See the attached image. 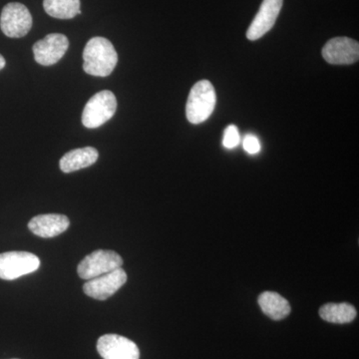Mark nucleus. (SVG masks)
<instances>
[{
    "label": "nucleus",
    "mask_w": 359,
    "mask_h": 359,
    "mask_svg": "<svg viewBox=\"0 0 359 359\" xmlns=\"http://www.w3.org/2000/svg\"><path fill=\"white\" fill-rule=\"evenodd\" d=\"M69 46L65 35L51 33L33 45L34 59L40 65L50 66L57 63L65 56Z\"/></svg>",
    "instance_id": "obj_8"
},
{
    "label": "nucleus",
    "mask_w": 359,
    "mask_h": 359,
    "mask_svg": "<svg viewBox=\"0 0 359 359\" xmlns=\"http://www.w3.org/2000/svg\"><path fill=\"white\" fill-rule=\"evenodd\" d=\"M117 109L114 94L108 90L98 92L90 98L82 113V123L86 128L95 129L109 121Z\"/></svg>",
    "instance_id": "obj_3"
},
{
    "label": "nucleus",
    "mask_w": 359,
    "mask_h": 359,
    "mask_svg": "<svg viewBox=\"0 0 359 359\" xmlns=\"http://www.w3.org/2000/svg\"><path fill=\"white\" fill-rule=\"evenodd\" d=\"M259 304L264 313L273 320H283L290 313L289 302L276 292H263L259 297Z\"/></svg>",
    "instance_id": "obj_14"
},
{
    "label": "nucleus",
    "mask_w": 359,
    "mask_h": 359,
    "mask_svg": "<svg viewBox=\"0 0 359 359\" xmlns=\"http://www.w3.org/2000/svg\"><path fill=\"white\" fill-rule=\"evenodd\" d=\"M127 282V273L122 268L116 269L110 273L89 280L83 285L85 294L98 299L106 301L118 292Z\"/></svg>",
    "instance_id": "obj_7"
},
{
    "label": "nucleus",
    "mask_w": 359,
    "mask_h": 359,
    "mask_svg": "<svg viewBox=\"0 0 359 359\" xmlns=\"http://www.w3.org/2000/svg\"><path fill=\"white\" fill-rule=\"evenodd\" d=\"M4 66H6V59L0 54V70L4 69Z\"/></svg>",
    "instance_id": "obj_19"
},
{
    "label": "nucleus",
    "mask_w": 359,
    "mask_h": 359,
    "mask_svg": "<svg viewBox=\"0 0 359 359\" xmlns=\"http://www.w3.org/2000/svg\"><path fill=\"white\" fill-rule=\"evenodd\" d=\"M80 0H44L43 7L45 13L51 18L58 20H71L78 14L80 11Z\"/></svg>",
    "instance_id": "obj_16"
},
{
    "label": "nucleus",
    "mask_w": 359,
    "mask_h": 359,
    "mask_svg": "<svg viewBox=\"0 0 359 359\" xmlns=\"http://www.w3.org/2000/svg\"><path fill=\"white\" fill-rule=\"evenodd\" d=\"M40 266L39 257L28 252L0 254V278L13 280L34 273Z\"/></svg>",
    "instance_id": "obj_5"
},
{
    "label": "nucleus",
    "mask_w": 359,
    "mask_h": 359,
    "mask_svg": "<svg viewBox=\"0 0 359 359\" xmlns=\"http://www.w3.org/2000/svg\"><path fill=\"white\" fill-rule=\"evenodd\" d=\"M243 147H244L245 152L249 153V154H257L261 151V142L255 135L249 134L243 140Z\"/></svg>",
    "instance_id": "obj_18"
},
{
    "label": "nucleus",
    "mask_w": 359,
    "mask_h": 359,
    "mask_svg": "<svg viewBox=\"0 0 359 359\" xmlns=\"http://www.w3.org/2000/svg\"><path fill=\"white\" fill-rule=\"evenodd\" d=\"M320 316L323 320L337 325H346L355 320L358 313L351 304L342 302V304H327L321 306Z\"/></svg>",
    "instance_id": "obj_15"
},
{
    "label": "nucleus",
    "mask_w": 359,
    "mask_h": 359,
    "mask_svg": "<svg viewBox=\"0 0 359 359\" xmlns=\"http://www.w3.org/2000/svg\"><path fill=\"white\" fill-rule=\"evenodd\" d=\"M123 259L114 250H98L88 256L78 266V275L82 280H92L122 268Z\"/></svg>",
    "instance_id": "obj_4"
},
{
    "label": "nucleus",
    "mask_w": 359,
    "mask_h": 359,
    "mask_svg": "<svg viewBox=\"0 0 359 359\" xmlns=\"http://www.w3.org/2000/svg\"><path fill=\"white\" fill-rule=\"evenodd\" d=\"M216 102V91L211 82L201 80L191 89L186 105L187 119L192 124L207 121L214 112Z\"/></svg>",
    "instance_id": "obj_2"
},
{
    "label": "nucleus",
    "mask_w": 359,
    "mask_h": 359,
    "mask_svg": "<svg viewBox=\"0 0 359 359\" xmlns=\"http://www.w3.org/2000/svg\"><path fill=\"white\" fill-rule=\"evenodd\" d=\"M97 351L103 359H139L140 351L134 341L118 334L102 335Z\"/></svg>",
    "instance_id": "obj_9"
},
{
    "label": "nucleus",
    "mask_w": 359,
    "mask_h": 359,
    "mask_svg": "<svg viewBox=\"0 0 359 359\" xmlns=\"http://www.w3.org/2000/svg\"><path fill=\"white\" fill-rule=\"evenodd\" d=\"M323 57L330 65H351L358 61L359 44L348 37H335L323 48Z\"/></svg>",
    "instance_id": "obj_10"
},
{
    "label": "nucleus",
    "mask_w": 359,
    "mask_h": 359,
    "mask_svg": "<svg viewBox=\"0 0 359 359\" xmlns=\"http://www.w3.org/2000/svg\"><path fill=\"white\" fill-rule=\"evenodd\" d=\"M32 27V16L27 7L18 2L6 4L0 15V28L11 39L25 37Z\"/></svg>",
    "instance_id": "obj_6"
},
{
    "label": "nucleus",
    "mask_w": 359,
    "mask_h": 359,
    "mask_svg": "<svg viewBox=\"0 0 359 359\" xmlns=\"http://www.w3.org/2000/svg\"><path fill=\"white\" fill-rule=\"evenodd\" d=\"M241 143V136L238 133L237 126L230 125L226 127L224 132L223 145L226 149H233L238 147Z\"/></svg>",
    "instance_id": "obj_17"
},
{
    "label": "nucleus",
    "mask_w": 359,
    "mask_h": 359,
    "mask_svg": "<svg viewBox=\"0 0 359 359\" xmlns=\"http://www.w3.org/2000/svg\"><path fill=\"white\" fill-rule=\"evenodd\" d=\"M70 221L65 215L47 214L34 217L28 229L40 238L57 237L69 228Z\"/></svg>",
    "instance_id": "obj_12"
},
{
    "label": "nucleus",
    "mask_w": 359,
    "mask_h": 359,
    "mask_svg": "<svg viewBox=\"0 0 359 359\" xmlns=\"http://www.w3.org/2000/svg\"><path fill=\"white\" fill-rule=\"evenodd\" d=\"M283 0H263L259 13L255 16L247 32V39L255 41L262 39L275 25L282 11Z\"/></svg>",
    "instance_id": "obj_11"
},
{
    "label": "nucleus",
    "mask_w": 359,
    "mask_h": 359,
    "mask_svg": "<svg viewBox=\"0 0 359 359\" xmlns=\"http://www.w3.org/2000/svg\"><path fill=\"white\" fill-rule=\"evenodd\" d=\"M98 157L99 153L95 148L75 149V150H71L70 152L66 153L61 158L59 166L63 173L69 174L78 171V170L92 166L95 164Z\"/></svg>",
    "instance_id": "obj_13"
},
{
    "label": "nucleus",
    "mask_w": 359,
    "mask_h": 359,
    "mask_svg": "<svg viewBox=\"0 0 359 359\" xmlns=\"http://www.w3.org/2000/svg\"><path fill=\"white\" fill-rule=\"evenodd\" d=\"M83 60V69L87 74L107 77L117 65L118 54L109 40L93 37L85 46Z\"/></svg>",
    "instance_id": "obj_1"
}]
</instances>
